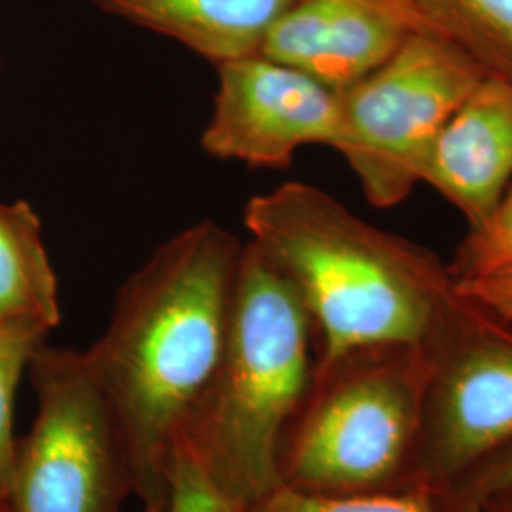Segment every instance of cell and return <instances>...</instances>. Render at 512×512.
<instances>
[{
    "mask_svg": "<svg viewBox=\"0 0 512 512\" xmlns=\"http://www.w3.org/2000/svg\"><path fill=\"white\" fill-rule=\"evenodd\" d=\"M243 245L215 220L162 243L116 296L84 351L120 427L143 512L167 501V467L226 342Z\"/></svg>",
    "mask_w": 512,
    "mask_h": 512,
    "instance_id": "obj_1",
    "label": "cell"
},
{
    "mask_svg": "<svg viewBox=\"0 0 512 512\" xmlns=\"http://www.w3.org/2000/svg\"><path fill=\"white\" fill-rule=\"evenodd\" d=\"M243 220L310 313L315 370L366 349L429 348L465 304L435 256L317 186L279 184L251 198Z\"/></svg>",
    "mask_w": 512,
    "mask_h": 512,
    "instance_id": "obj_2",
    "label": "cell"
},
{
    "mask_svg": "<svg viewBox=\"0 0 512 512\" xmlns=\"http://www.w3.org/2000/svg\"><path fill=\"white\" fill-rule=\"evenodd\" d=\"M311 338L291 279L245 243L219 365L177 442L247 509L281 484L283 440L313 384Z\"/></svg>",
    "mask_w": 512,
    "mask_h": 512,
    "instance_id": "obj_3",
    "label": "cell"
},
{
    "mask_svg": "<svg viewBox=\"0 0 512 512\" xmlns=\"http://www.w3.org/2000/svg\"><path fill=\"white\" fill-rule=\"evenodd\" d=\"M431 366L429 346L366 349L315 370L283 440L281 484L323 495L408 486Z\"/></svg>",
    "mask_w": 512,
    "mask_h": 512,
    "instance_id": "obj_4",
    "label": "cell"
},
{
    "mask_svg": "<svg viewBox=\"0 0 512 512\" xmlns=\"http://www.w3.org/2000/svg\"><path fill=\"white\" fill-rule=\"evenodd\" d=\"M484 76L456 46L418 31L384 65L338 92L340 129L332 148L368 202L397 207L423 183L440 131Z\"/></svg>",
    "mask_w": 512,
    "mask_h": 512,
    "instance_id": "obj_5",
    "label": "cell"
},
{
    "mask_svg": "<svg viewBox=\"0 0 512 512\" xmlns=\"http://www.w3.org/2000/svg\"><path fill=\"white\" fill-rule=\"evenodd\" d=\"M29 374L37 414L16 446L10 512H122L128 452L84 351L44 342Z\"/></svg>",
    "mask_w": 512,
    "mask_h": 512,
    "instance_id": "obj_6",
    "label": "cell"
},
{
    "mask_svg": "<svg viewBox=\"0 0 512 512\" xmlns=\"http://www.w3.org/2000/svg\"><path fill=\"white\" fill-rule=\"evenodd\" d=\"M431 353L408 486L439 495L512 446V323L465 298Z\"/></svg>",
    "mask_w": 512,
    "mask_h": 512,
    "instance_id": "obj_7",
    "label": "cell"
},
{
    "mask_svg": "<svg viewBox=\"0 0 512 512\" xmlns=\"http://www.w3.org/2000/svg\"><path fill=\"white\" fill-rule=\"evenodd\" d=\"M219 86L202 147L219 160L283 169L296 150L334 147L340 97L291 65L251 54L217 65Z\"/></svg>",
    "mask_w": 512,
    "mask_h": 512,
    "instance_id": "obj_8",
    "label": "cell"
},
{
    "mask_svg": "<svg viewBox=\"0 0 512 512\" xmlns=\"http://www.w3.org/2000/svg\"><path fill=\"white\" fill-rule=\"evenodd\" d=\"M421 31L404 0H293L260 54L342 92Z\"/></svg>",
    "mask_w": 512,
    "mask_h": 512,
    "instance_id": "obj_9",
    "label": "cell"
},
{
    "mask_svg": "<svg viewBox=\"0 0 512 512\" xmlns=\"http://www.w3.org/2000/svg\"><path fill=\"white\" fill-rule=\"evenodd\" d=\"M469 222L492 217L512 183V82L484 76L440 131L423 171Z\"/></svg>",
    "mask_w": 512,
    "mask_h": 512,
    "instance_id": "obj_10",
    "label": "cell"
},
{
    "mask_svg": "<svg viewBox=\"0 0 512 512\" xmlns=\"http://www.w3.org/2000/svg\"><path fill=\"white\" fill-rule=\"evenodd\" d=\"M112 16L128 19L181 42L220 63L258 54L277 18L293 0H93Z\"/></svg>",
    "mask_w": 512,
    "mask_h": 512,
    "instance_id": "obj_11",
    "label": "cell"
},
{
    "mask_svg": "<svg viewBox=\"0 0 512 512\" xmlns=\"http://www.w3.org/2000/svg\"><path fill=\"white\" fill-rule=\"evenodd\" d=\"M0 319L46 332L61 319L57 277L42 241V222L23 200L0 202Z\"/></svg>",
    "mask_w": 512,
    "mask_h": 512,
    "instance_id": "obj_12",
    "label": "cell"
},
{
    "mask_svg": "<svg viewBox=\"0 0 512 512\" xmlns=\"http://www.w3.org/2000/svg\"><path fill=\"white\" fill-rule=\"evenodd\" d=\"M421 31L456 46L490 76L512 82V0H404Z\"/></svg>",
    "mask_w": 512,
    "mask_h": 512,
    "instance_id": "obj_13",
    "label": "cell"
},
{
    "mask_svg": "<svg viewBox=\"0 0 512 512\" xmlns=\"http://www.w3.org/2000/svg\"><path fill=\"white\" fill-rule=\"evenodd\" d=\"M48 332L29 323L0 319V497L8 501L12 488L16 446L14 403L21 376Z\"/></svg>",
    "mask_w": 512,
    "mask_h": 512,
    "instance_id": "obj_14",
    "label": "cell"
},
{
    "mask_svg": "<svg viewBox=\"0 0 512 512\" xmlns=\"http://www.w3.org/2000/svg\"><path fill=\"white\" fill-rule=\"evenodd\" d=\"M247 512H439V507L435 494L418 486L370 494L323 495L279 484Z\"/></svg>",
    "mask_w": 512,
    "mask_h": 512,
    "instance_id": "obj_15",
    "label": "cell"
},
{
    "mask_svg": "<svg viewBox=\"0 0 512 512\" xmlns=\"http://www.w3.org/2000/svg\"><path fill=\"white\" fill-rule=\"evenodd\" d=\"M509 266H512V183L492 217L482 226L469 230L448 270L454 279H471Z\"/></svg>",
    "mask_w": 512,
    "mask_h": 512,
    "instance_id": "obj_16",
    "label": "cell"
},
{
    "mask_svg": "<svg viewBox=\"0 0 512 512\" xmlns=\"http://www.w3.org/2000/svg\"><path fill=\"white\" fill-rule=\"evenodd\" d=\"M160 512H247L203 469L190 448L177 442L167 467V501Z\"/></svg>",
    "mask_w": 512,
    "mask_h": 512,
    "instance_id": "obj_17",
    "label": "cell"
},
{
    "mask_svg": "<svg viewBox=\"0 0 512 512\" xmlns=\"http://www.w3.org/2000/svg\"><path fill=\"white\" fill-rule=\"evenodd\" d=\"M454 512H497L512 503V446L484 459L435 495Z\"/></svg>",
    "mask_w": 512,
    "mask_h": 512,
    "instance_id": "obj_18",
    "label": "cell"
},
{
    "mask_svg": "<svg viewBox=\"0 0 512 512\" xmlns=\"http://www.w3.org/2000/svg\"><path fill=\"white\" fill-rule=\"evenodd\" d=\"M456 289L480 310L512 323V266L494 274L456 279Z\"/></svg>",
    "mask_w": 512,
    "mask_h": 512,
    "instance_id": "obj_19",
    "label": "cell"
},
{
    "mask_svg": "<svg viewBox=\"0 0 512 512\" xmlns=\"http://www.w3.org/2000/svg\"><path fill=\"white\" fill-rule=\"evenodd\" d=\"M0 512H10V509H8V501L2 499V497H0Z\"/></svg>",
    "mask_w": 512,
    "mask_h": 512,
    "instance_id": "obj_20",
    "label": "cell"
},
{
    "mask_svg": "<svg viewBox=\"0 0 512 512\" xmlns=\"http://www.w3.org/2000/svg\"><path fill=\"white\" fill-rule=\"evenodd\" d=\"M497 512H512V503H511V505H507V507H503V509H501V511H497Z\"/></svg>",
    "mask_w": 512,
    "mask_h": 512,
    "instance_id": "obj_21",
    "label": "cell"
}]
</instances>
